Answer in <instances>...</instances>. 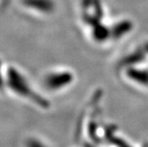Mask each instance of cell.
Returning <instances> with one entry per match:
<instances>
[{
  "mask_svg": "<svg viewBox=\"0 0 148 147\" xmlns=\"http://www.w3.org/2000/svg\"><path fill=\"white\" fill-rule=\"evenodd\" d=\"M9 83H10V86L14 90H16L18 93H20V94L25 97H28V98H32V99L35 101H38L37 99L38 97L36 96L32 92L33 90H30L29 86L27 85L23 78L16 71H13V70L10 71Z\"/></svg>",
  "mask_w": 148,
  "mask_h": 147,
  "instance_id": "1",
  "label": "cell"
}]
</instances>
